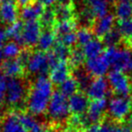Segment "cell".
<instances>
[{"instance_id": "cell-47", "label": "cell", "mask_w": 132, "mask_h": 132, "mask_svg": "<svg viewBox=\"0 0 132 132\" xmlns=\"http://www.w3.org/2000/svg\"><path fill=\"white\" fill-rule=\"evenodd\" d=\"M87 2L89 3V4H90V3H92V2H93V1H95V0H86Z\"/></svg>"}, {"instance_id": "cell-15", "label": "cell", "mask_w": 132, "mask_h": 132, "mask_svg": "<svg viewBox=\"0 0 132 132\" xmlns=\"http://www.w3.org/2000/svg\"><path fill=\"white\" fill-rule=\"evenodd\" d=\"M0 132H28V130L21 123L17 112H13L3 119Z\"/></svg>"}, {"instance_id": "cell-36", "label": "cell", "mask_w": 132, "mask_h": 132, "mask_svg": "<svg viewBox=\"0 0 132 132\" xmlns=\"http://www.w3.org/2000/svg\"><path fill=\"white\" fill-rule=\"evenodd\" d=\"M56 42L70 48L72 46H73L74 44H77V35H76L75 32H72V33L66 34V35H60V36L56 37Z\"/></svg>"}, {"instance_id": "cell-43", "label": "cell", "mask_w": 132, "mask_h": 132, "mask_svg": "<svg viewBox=\"0 0 132 132\" xmlns=\"http://www.w3.org/2000/svg\"><path fill=\"white\" fill-rule=\"evenodd\" d=\"M17 2H18L19 5H21V6H26V5H28L29 3H31L32 0H16Z\"/></svg>"}, {"instance_id": "cell-42", "label": "cell", "mask_w": 132, "mask_h": 132, "mask_svg": "<svg viewBox=\"0 0 132 132\" xmlns=\"http://www.w3.org/2000/svg\"><path fill=\"white\" fill-rule=\"evenodd\" d=\"M100 124L97 125H92V126L86 128V129L84 130V132H98L99 131Z\"/></svg>"}, {"instance_id": "cell-6", "label": "cell", "mask_w": 132, "mask_h": 132, "mask_svg": "<svg viewBox=\"0 0 132 132\" xmlns=\"http://www.w3.org/2000/svg\"><path fill=\"white\" fill-rule=\"evenodd\" d=\"M27 71L35 75H45L51 70V63L49 61L48 53L37 51L31 53L27 62L26 64Z\"/></svg>"}, {"instance_id": "cell-40", "label": "cell", "mask_w": 132, "mask_h": 132, "mask_svg": "<svg viewBox=\"0 0 132 132\" xmlns=\"http://www.w3.org/2000/svg\"><path fill=\"white\" fill-rule=\"evenodd\" d=\"M6 38H7V36H6V30H5L2 26H0V48L4 46Z\"/></svg>"}, {"instance_id": "cell-26", "label": "cell", "mask_w": 132, "mask_h": 132, "mask_svg": "<svg viewBox=\"0 0 132 132\" xmlns=\"http://www.w3.org/2000/svg\"><path fill=\"white\" fill-rule=\"evenodd\" d=\"M115 15L119 20H127L132 17V3L130 1H119L115 7Z\"/></svg>"}, {"instance_id": "cell-13", "label": "cell", "mask_w": 132, "mask_h": 132, "mask_svg": "<svg viewBox=\"0 0 132 132\" xmlns=\"http://www.w3.org/2000/svg\"><path fill=\"white\" fill-rule=\"evenodd\" d=\"M70 66L66 61L58 62L49 72V79L53 84L60 85L70 78Z\"/></svg>"}, {"instance_id": "cell-20", "label": "cell", "mask_w": 132, "mask_h": 132, "mask_svg": "<svg viewBox=\"0 0 132 132\" xmlns=\"http://www.w3.org/2000/svg\"><path fill=\"white\" fill-rule=\"evenodd\" d=\"M55 44H56V35L54 31L51 29H45L41 34L37 46L39 48V51L46 53L51 51Z\"/></svg>"}, {"instance_id": "cell-5", "label": "cell", "mask_w": 132, "mask_h": 132, "mask_svg": "<svg viewBox=\"0 0 132 132\" xmlns=\"http://www.w3.org/2000/svg\"><path fill=\"white\" fill-rule=\"evenodd\" d=\"M132 110V102L128 97L116 96L113 97L108 103L109 115L114 120H123L127 119L128 114Z\"/></svg>"}, {"instance_id": "cell-12", "label": "cell", "mask_w": 132, "mask_h": 132, "mask_svg": "<svg viewBox=\"0 0 132 132\" xmlns=\"http://www.w3.org/2000/svg\"><path fill=\"white\" fill-rule=\"evenodd\" d=\"M90 106L89 98L82 92H77L69 98L70 111L75 116H83Z\"/></svg>"}, {"instance_id": "cell-23", "label": "cell", "mask_w": 132, "mask_h": 132, "mask_svg": "<svg viewBox=\"0 0 132 132\" xmlns=\"http://www.w3.org/2000/svg\"><path fill=\"white\" fill-rule=\"evenodd\" d=\"M1 53L3 54V57H5L6 60H10V59L18 58L22 53V50H21V46L18 43L10 41L4 44Z\"/></svg>"}, {"instance_id": "cell-16", "label": "cell", "mask_w": 132, "mask_h": 132, "mask_svg": "<svg viewBox=\"0 0 132 132\" xmlns=\"http://www.w3.org/2000/svg\"><path fill=\"white\" fill-rule=\"evenodd\" d=\"M24 63L19 58L6 60L2 63L1 69L7 78H18L24 72Z\"/></svg>"}, {"instance_id": "cell-32", "label": "cell", "mask_w": 132, "mask_h": 132, "mask_svg": "<svg viewBox=\"0 0 132 132\" xmlns=\"http://www.w3.org/2000/svg\"><path fill=\"white\" fill-rule=\"evenodd\" d=\"M85 55L83 53L82 49H80V48H74L73 50H71V54L69 57V63L72 67H75L78 68L80 65L84 62L85 60Z\"/></svg>"}, {"instance_id": "cell-50", "label": "cell", "mask_w": 132, "mask_h": 132, "mask_svg": "<svg viewBox=\"0 0 132 132\" xmlns=\"http://www.w3.org/2000/svg\"><path fill=\"white\" fill-rule=\"evenodd\" d=\"M130 2H131V3H132V0H130Z\"/></svg>"}, {"instance_id": "cell-37", "label": "cell", "mask_w": 132, "mask_h": 132, "mask_svg": "<svg viewBox=\"0 0 132 132\" xmlns=\"http://www.w3.org/2000/svg\"><path fill=\"white\" fill-rule=\"evenodd\" d=\"M117 28L123 37H130L132 35V18L119 21Z\"/></svg>"}, {"instance_id": "cell-30", "label": "cell", "mask_w": 132, "mask_h": 132, "mask_svg": "<svg viewBox=\"0 0 132 132\" xmlns=\"http://www.w3.org/2000/svg\"><path fill=\"white\" fill-rule=\"evenodd\" d=\"M17 115L20 119L21 123L24 126V128L30 131V130L34 129L35 127L38 126L40 123L35 119V116L32 114L27 113V112H17Z\"/></svg>"}, {"instance_id": "cell-21", "label": "cell", "mask_w": 132, "mask_h": 132, "mask_svg": "<svg viewBox=\"0 0 132 132\" xmlns=\"http://www.w3.org/2000/svg\"><path fill=\"white\" fill-rule=\"evenodd\" d=\"M94 19H100L109 14V4L106 0H95L90 3L88 6Z\"/></svg>"}, {"instance_id": "cell-34", "label": "cell", "mask_w": 132, "mask_h": 132, "mask_svg": "<svg viewBox=\"0 0 132 132\" xmlns=\"http://www.w3.org/2000/svg\"><path fill=\"white\" fill-rule=\"evenodd\" d=\"M53 53L55 55L58 61H66L68 60L71 54V50L69 47L63 45L62 44H59L56 42L55 45L53 46V50H52Z\"/></svg>"}, {"instance_id": "cell-18", "label": "cell", "mask_w": 132, "mask_h": 132, "mask_svg": "<svg viewBox=\"0 0 132 132\" xmlns=\"http://www.w3.org/2000/svg\"><path fill=\"white\" fill-rule=\"evenodd\" d=\"M18 17V9L15 2H0V22L10 26L16 22Z\"/></svg>"}, {"instance_id": "cell-14", "label": "cell", "mask_w": 132, "mask_h": 132, "mask_svg": "<svg viewBox=\"0 0 132 132\" xmlns=\"http://www.w3.org/2000/svg\"><path fill=\"white\" fill-rule=\"evenodd\" d=\"M44 11V6L37 1L29 3L26 6H23L20 11V16L24 22L29 21H37V19L40 18Z\"/></svg>"}, {"instance_id": "cell-41", "label": "cell", "mask_w": 132, "mask_h": 132, "mask_svg": "<svg viewBox=\"0 0 132 132\" xmlns=\"http://www.w3.org/2000/svg\"><path fill=\"white\" fill-rule=\"evenodd\" d=\"M39 2L42 3L44 6H47V7H50L53 5H54L55 3H57L59 0H38Z\"/></svg>"}, {"instance_id": "cell-51", "label": "cell", "mask_w": 132, "mask_h": 132, "mask_svg": "<svg viewBox=\"0 0 132 132\" xmlns=\"http://www.w3.org/2000/svg\"><path fill=\"white\" fill-rule=\"evenodd\" d=\"M131 111H132V110H131Z\"/></svg>"}, {"instance_id": "cell-27", "label": "cell", "mask_w": 132, "mask_h": 132, "mask_svg": "<svg viewBox=\"0 0 132 132\" xmlns=\"http://www.w3.org/2000/svg\"><path fill=\"white\" fill-rule=\"evenodd\" d=\"M76 28V23L73 20H67V21H60L54 24V33L57 36L63 35L66 34L74 32Z\"/></svg>"}, {"instance_id": "cell-19", "label": "cell", "mask_w": 132, "mask_h": 132, "mask_svg": "<svg viewBox=\"0 0 132 132\" xmlns=\"http://www.w3.org/2000/svg\"><path fill=\"white\" fill-rule=\"evenodd\" d=\"M82 51L85 57L88 59H94L101 56L104 52V44L99 38L92 39L90 42L82 46Z\"/></svg>"}, {"instance_id": "cell-1", "label": "cell", "mask_w": 132, "mask_h": 132, "mask_svg": "<svg viewBox=\"0 0 132 132\" xmlns=\"http://www.w3.org/2000/svg\"><path fill=\"white\" fill-rule=\"evenodd\" d=\"M53 92V82L49 77L45 75L38 76L33 83L26 100L28 113L33 116H39L47 111Z\"/></svg>"}, {"instance_id": "cell-48", "label": "cell", "mask_w": 132, "mask_h": 132, "mask_svg": "<svg viewBox=\"0 0 132 132\" xmlns=\"http://www.w3.org/2000/svg\"><path fill=\"white\" fill-rule=\"evenodd\" d=\"M107 2H114V1H115V0H106Z\"/></svg>"}, {"instance_id": "cell-11", "label": "cell", "mask_w": 132, "mask_h": 132, "mask_svg": "<svg viewBox=\"0 0 132 132\" xmlns=\"http://www.w3.org/2000/svg\"><path fill=\"white\" fill-rule=\"evenodd\" d=\"M110 65L104 55H101L94 59H88L85 62V70L90 76L95 78L103 77L108 73Z\"/></svg>"}, {"instance_id": "cell-49", "label": "cell", "mask_w": 132, "mask_h": 132, "mask_svg": "<svg viewBox=\"0 0 132 132\" xmlns=\"http://www.w3.org/2000/svg\"><path fill=\"white\" fill-rule=\"evenodd\" d=\"M120 1H129V0H120Z\"/></svg>"}, {"instance_id": "cell-39", "label": "cell", "mask_w": 132, "mask_h": 132, "mask_svg": "<svg viewBox=\"0 0 132 132\" xmlns=\"http://www.w3.org/2000/svg\"><path fill=\"white\" fill-rule=\"evenodd\" d=\"M29 132H55L54 129L50 127H46V126H43V125L39 124L37 127H35L34 129L30 130Z\"/></svg>"}, {"instance_id": "cell-38", "label": "cell", "mask_w": 132, "mask_h": 132, "mask_svg": "<svg viewBox=\"0 0 132 132\" xmlns=\"http://www.w3.org/2000/svg\"><path fill=\"white\" fill-rule=\"evenodd\" d=\"M6 87H7V79L5 75L0 74V104H3L6 101Z\"/></svg>"}, {"instance_id": "cell-17", "label": "cell", "mask_w": 132, "mask_h": 132, "mask_svg": "<svg viewBox=\"0 0 132 132\" xmlns=\"http://www.w3.org/2000/svg\"><path fill=\"white\" fill-rule=\"evenodd\" d=\"M115 24V15L108 14L105 16L97 19L93 26V34L99 38H103L109 32L114 28Z\"/></svg>"}, {"instance_id": "cell-3", "label": "cell", "mask_w": 132, "mask_h": 132, "mask_svg": "<svg viewBox=\"0 0 132 132\" xmlns=\"http://www.w3.org/2000/svg\"><path fill=\"white\" fill-rule=\"evenodd\" d=\"M70 113L68 98L65 97L59 90L53 92L47 109V115L49 119L55 123H62L68 119Z\"/></svg>"}, {"instance_id": "cell-9", "label": "cell", "mask_w": 132, "mask_h": 132, "mask_svg": "<svg viewBox=\"0 0 132 132\" xmlns=\"http://www.w3.org/2000/svg\"><path fill=\"white\" fill-rule=\"evenodd\" d=\"M42 32V24L38 21L24 22L21 38V45H24L26 47H34L37 45Z\"/></svg>"}, {"instance_id": "cell-22", "label": "cell", "mask_w": 132, "mask_h": 132, "mask_svg": "<svg viewBox=\"0 0 132 132\" xmlns=\"http://www.w3.org/2000/svg\"><path fill=\"white\" fill-rule=\"evenodd\" d=\"M55 14V17L58 22L60 21H67L72 20L73 16V8L72 4H64V3H59L55 8L53 9Z\"/></svg>"}, {"instance_id": "cell-25", "label": "cell", "mask_w": 132, "mask_h": 132, "mask_svg": "<svg viewBox=\"0 0 132 132\" xmlns=\"http://www.w3.org/2000/svg\"><path fill=\"white\" fill-rule=\"evenodd\" d=\"M79 89V84L74 77H70L59 85V92L63 94L65 97L70 98Z\"/></svg>"}, {"instance_id": "cell-35", "label": "cell", "mask_w": 132, "mask_h": 132, "mask_svg": "<svg viewBox=\"0 0 132 132\" xmlns=\"http://www.w3.org/2000/svg\"><path fill=\"white\" fill-rule=\"evenodd\" d=\"M93 35L94 34L87 27H83L81 29L78 30L77 33H76L77 44L81 45V47H82V46H84L85 44H87L89 42H90L93 39Z\"/></svg>"}, {"instance_id": "cell-28", "label": "cell", "mask_w": 132, "mask_h": 132, "mask_svg": "<svg viewBox=\"0 0 132 132\" xmlns=\"http://www.w3.org/2000/svg\"><path fill=\"white\" fill-rule=\"evenodd\" d=\"M74 78L77 81L78 84H79V88H81L82 90H86L89 85L92 82V76L88 73L86 70L84 69H77L74 72Z\"/></svg>"}, {"instance_id": "cell-46", "label": "cell", "mask_w": 132, "mask_h": 132, "mask_svg": "<svg viewBox=\"0 0 132 132\" xmlns=\"http://www.w3.org/2000/svg\"><path fill=\"white\" fill-rule=\"evenodd\" d=\"M128 44L132 46V35H131V36H130V37H128Z\"/></svg>"}, {"instance_id": "cell-4", "label": "cell", "mask_w": 132, "mask_h": 132, "mask_svg": "<svg viewBox=\"0 0 132 132\" xmlns=\"http://www.w3.org/2000/svg\"><path fill=\"white\" fill-rule=\"evenodd\" d=\"M26 95V87L20 78H7L6 102L10 106H17L24 101Z\"/></svg>"}, {"instance_id": "cell-31", "label": "cell", "mask_w": 132, "mask_h": 132, "mask_svg": "<svg viewBox=\"0 0 132 132\" xmlns=\"http://www.w3.org/2000/svg\"><path fill=\"white\" fill-rule=\"evenodd\" d=\"M121 34L119 33L118 28H113L110 32H109L106 35L102 38V42L104 45H107L108 47L112 46H117V44L121 40Z\"/></svg>"}, {"instance_id": "cell-8", "label": "cell", "mask_w": 132, "mask_h": 132, "mask_svg": "<svg viewBox=\"0 0 132 132\" xmlns=\"http://www.w3.org/2000/svg\"><path fill=\"white\" fill-rule=\"evenodd\" d=\"M107 80L109 81L110 89L118 96L128 97V95L131 93V84L129 79L125 74V72L112 70L110 72H109Z\"/></svg>"}, {"instance_id": "cell-44", "label": "cell", "mask_w": 132, "mask_h": 132, "mask_svg": "<svg viewBox=\"0 0 132 132\" xmlns=\"http://www.w3.org/2000/svg\"><path fill=\"white\" fill-rule=\"evenodd\" d=\"M1 3H7V2H15V0H0Z\"/></svg>"}, {"instance_id": "cell-24", "label": "cell", "mask_w": 132, "mask_h": 132, "mask_svg": "<svg viewBox=\"0 0 132 132\" xmlns=\"http://www.w3.org/2000/svg\"><path fill=\"white\" fill-rule=\"evenodd\" d=\"M24 24L22 21L17 20L16 22L13 23L6 29V36L10 38L14 42L18 43L21 45V38H22V32L24 28Z\"/></svg>"}, {"instance_id": "cell-2", "label": "cell", "mask_w": 132, "mask_h": 132, "mask_svg": "<svg viewBox=\"0 0 132 132\" xmlns=\"http://www.w3.org/2000/svg\"><path fill=\"white\" fill-rule=\"evenodd\" d=\"M103 55L108 60L114 71L122 72H132V51L127 48L117 46L108 47Z\"/></svg>"}, {"instance_id": "cell-45", "label": "cell", "mask_w": 132, "mask_h": 132, "mask_svg": "<svg viewBox=\"0 0 132 132\" xmlns=\"http://www.w3.org/2000/svg\"><path fill=\"white\" fill-rule=\"evenodd\" d=\"M2 59H3V54H2V53H1V51H0V67L2 66Z\"/></svg>"}, {"instance_id": "cell-10", "label": "cell", "mask_w": 132, "mask_h": 132, "mask_svg": "<svg viewBox=\"0 0 132 132\" xmlns=\"http://www.w3.org/2000/svg\"><path fill=\"white\" fill-rule=\"evenodd\" d=\"M110 84L107 79L103 77L95 78L85 90V94L92 101L106 99L110 93Z\"/></svg>"}, {"instance_id": "cell-33", "label": "cell", "mask_w": 132, "mask_h": 132, "mask_svg": "<svg viewBox=\"0 0 132 132\" xmlns=\"http://www.w3.org/2000/svg\"><path fill=\"white\" fill-rule=\"evenodd\" d=\"M56 17H55L54 11L50 8L44 9L43 15L40 17V24L42 26L45 27L46 29H51V27L54 26Z\"/></svg>"}, {"instance_id": "cell-7", "label": "cell", "mask_w": 132, "mask_h": 132, "mask_svg": "<svg viewBox=\"0 0 132 132\" xmlns=\"http://www.w3.org/2000/svg\"><path fill=\"white\" fill-rule=\"evenodd\" d=\"M107 109H108V101L106 99L92 101L90 103L86 114L81 116L82 125L88 128L92 125L99 124L102 119Z\"/></svg>"}, {"instance_id": "cell-29", "label": "cell", "mask_w": 132, "mask_h": 132, "mask_svg": "<svg viewBox=\"0 0 132 132\" xmlns=\"http://www.w3.org/2000/svg\"><path fill=\"white\" fill-rule=\"evenodd\" d=\"M98 132H132V130L125 124L119 125L114 122H105L100 124Z\"/></svg>"}]
</instances>
